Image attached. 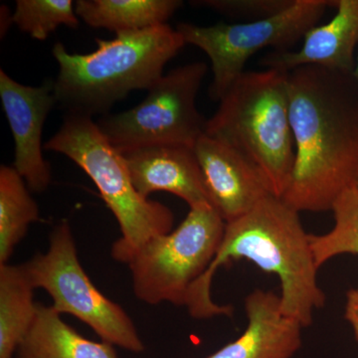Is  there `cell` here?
Returning a JSON list of instances; mask_svg holds the SVG:
<instances>
[{
    "instance_id": "obj_23",
    "label": "cell",
    "mask_w": 358,
    "mask_h": 358,
    "mask_svg": "<svg viewBox=\"0 0 358 358\" xmlns=\"http://www.w3.org/2000/svg\"><path fill=\"white\" fill-rule=\"evenodd\" d=\"M352 77L355 79V81L357 82L358 85V56L357 60H355V69H353Z\"/></svg>"
},
{
    "instance_id": "obj_2",
    "label": "cell",
    "mask_w": 358,
    "mask_h": 358,
    "mask_svg": "<svg viewBox=\"0 0 358 358\" xmlns=\"http://www.w3.org/2000/svg\"><path fill=\"white\" fill-rule=\"evenodd\" d=\"M299 213L282 199L268 195L248 213L226 223L213 262L186 296L185 306L190 315L199 320L231 317L232 306L212 300V279L221 266L248 260L279 277L282 313L303 327L310 326L313 312L324 307L326 294L317 282L319 268L310 234L303 229Z\"/></svg>"
},
{
    "instance_id": "obj_13",
    "label": "cell",
    "mask_w": 358,
    "mask_h": 358,
    "mask_svg": "<svg viewBox=\"0 0 358 358\" xmlns=\"http://www.w3.org/2000/svg\"><path fill=\"white\" fill-rule=\"evenodd\" d=\"M336 15L326 24L310 28L298 51L271 52L261 59L266 69L291 72L305 66H317L352 74L358 43V0L331 1Z\"/></svg>"
},
{
    "instance_id": "obj_12",
    "label": "cell",
    "mask_w": 358,
    "mask_h": 358,
    "mask_svg": "<svg viewBox=\"0 0 358 358\" xmlns=\"http://www.w3.org/2000/svg\"><path fill=\"white\" fill-rule=\"evenodd\" d=\"M122 155L134 188L141 196L148 199L152 193L166 192L185 200L189 207L211 204L192 148L152 145Z\"/></svg>"
},
{
    "instance_id": "obj_22",
    "label": "cell",
    "mask_w": 358,
    "mask_h": 358,
    "mask_svg": "<svg viewBox=\"0 0 358 358\" xmlns=\"http://www.w3.org/2000/svg\"><path fill=\"white\" fill-rule=\"evenodd\" d=\"M345 315L358 343V288L350 289L346 294Z\"/></svg>"
},
{
    "instance_id": "obj_6",
    "label": "cell",
    "mask_w": 358,
    "mask_h": 358,
    "mask_svg": "<svg viewBox=\"0 0 358 358\" xmlns=\"http://www.w3.org/2000/svg\"><path fill=\"white\" fill-rule=\"evenodd\" d=\"M225 226L211 204L195 205L176 229L143 245L127 263L136 298L148 305L185 306L213 262Z\"/></svg>"
},
{
    "instance_id": "obj_5",
    "label": "cell",
    "mask_w": 358,
    "mask_h": 358,
    "mask_svg": "<svg viewBox=\"0 0 358 358\" xmlns=\"http://www.w3.org/2000/svg\"><path fill=\"white\" fill-rule=\"evenodd\" d=\"M44 150L69 157L95 183L121 228L122 237L112 248L117 262L128 263L143 245L173 231V211L136 192L124 157L92 117L66 114L62 126L45 143Z\"/></svg>"
},
{
    "instance_id": "obj_19",
    "label": "cell",
    "mask_w": 358,
    "mask_h": 358,
    "mask_svg": "<svg viewBox=\"0 0 358 358\" xmlns=\"http://www.w3.org/2000/svg\"><path fill=\"white\" fill-rule=\"evenodd\" d=\"M334 226L326 234H310L317 268L343 254L358 256V188L346 190L334 204Z\"/></svg>"
},
{
    "instance_id": "obj_14",
    "label": "cell",
    "mask_w": 358,
    "mask_h": 358,
    "mask_svg": "<svg viewBox=\"0 0 358 358\" xmlns=\"http://www.w3.org/2000/svg\"><path fill=\"white\" fill-rule=\"evenodd\" d=\"M245 310L248 326L242 336L206 358H292L300 350L303 327L282 313L280 296L255 289Z\"/></svg>"
},
{
    "instance_id": "obj_3",
    "label": "cell",
    "mask_w": 358,
    "mask_h": 358,
    "mask_svg": "<svg viewBox=\"0 0 358 358\" xmlns=\"http://www.w3.org/2000/svg\"><path fill=\"white\" fill-rule=\"evenodd\" d=\"M96 42L98 48L87 54L70 53L61 42L52 49L59 65L54 92L66 114H109L131 91L152 88L185 45L176 28L169 24Z\"/></svg>"
},
{
    "instance_id": "obj_7",
    "label": "cell",
    "mask_w": 358,
    "mask_h": 358,
    "mask_svg": "<svg viewBox=\"0 0 358 358\" xmlns=\"http://www.w3.org/2000/svg\"><path fill=\"white\" fill-rule=\"evenodd\" d=\"M207 70L194 62L169 71L133 109L103 115L99 129L120 154L152 145L194 148L206 128L196 98Z\"/></svg>"
},
{
    "instance_id": "obj_15",
    "label": "cell",
    "mask_w": 358,
    "mask_h": 358,
    "mask_svg": "<svg viewBox=\"0 0 358 358\" xmlns=\"http://www.w3.org/2000/svg\"><path fill=\"white\" fill-rule=\"evenodd\" d=\"M16 358H119L110 343H95L68 326L53 307L38 303Z\"/></svg>"
},
{
    "instance_id": "obj_18",
    "label": "cell",
    "mask_w": 358,
    "mask_h": 358,
    "mask_svg": "<svg viewBox=\"0 0 358 358\" xmlns=\"http://www.w3.org/2000/svg\"><path fill=\"white\" fill-rule=\"evenodd\" d=\"M13 166H0V265L8 264L28 228L39 219V208Z\"/></svg>"
},
{
    "instance_id": "obj_9",
    "label": "cell",
    "mask_w": 358,
    "mask_h": 358,
    "mask_svg": "<svg viewBox=\"0 0 358 358\" xmlns=\"http://www.w3.org/2000/svg\"><path fill=\"white\" fill-rule=\"evenodd\" d=\"M329 6L326 0H294L288 9L266 20L212 26L179 23L176 30L185 44L199 47L210 59L209 96L219 102L254 54L268 47L287 50L317 26Z\"/></svg>"
},
{
    "instance_id": "obj_1",
    "label": "cell",
    "mask_w": 358,
    "mask_h": 358,
    "mask_svg": "<svg viewBox=\"0 0 358 358\" xmlns=\"http://www.w3.org/2000/svg\"><path fill=\"white\" fill-rule=\"evenodd\" d=\"M296 157L282 201L298 212L333 209L358 181V85L352 74L305 66L289 73Z\"/></svg>"
},
{
    "instance_id": "obj_8",
    "label": "cell",
    "mask_w": 358,
    "mask_h": 358,
    "mask_svg": "<svg viewBox=\"0 0 358 358\" xmlns=\"http://www.w3.org/2000/svg\"><path fill=\"white\" fill-rule=\"evenodd\" d=\"M23 266L34 289L50 294L56 312L82 320L105 343L131 352L145 350L131 317L103 296L85 272L67 221L52 231L46 253H37Z\"/></svg>"
},
{
    "instance_id": "obj_17",
    "label": "cell",
    "mask_w": 358,
    "mask_h": 358,
    "mask_svg": "<svg viewBox=\"0 0 358 358\" xmlns=\"http://www.w3.org/2000/svg\"><path fill=\"white\" fill-rule=\"evenodd\" d=\"M24 266L0 265V358H13L29 331L38 303Z\"/></svg>"
},
{
    "instance_id": "obj_4",
    "label": "cell",
    "mask_w": 358,
    "mask_h": 358,
    "mask_svg": "<svg viewBox=\"0 0 358 358\" xmlns=\"http://www.w3.org/2000/svg\"><path fill=\"white\" fill-rule=\"evenodd\" d=\"M205 134L233 148L253 167L271 194L282 199L296 148L289 117V73L245 72L219 101Z\"/></svg>"
},
{
    "instance_id": "obj_11",
    "label": "cell",
    "mask_w": 358,
    "mask_h": 358,
    "mask_svg": "<svg viewBox=\"0 0 358 358\" xmlns=\"http://www.w3.org/2000/svg\"><path fill=\"white\" fill-rule=\"evenodd\" d=\"M211 204L226 223L271 194L255 169L233 148L203 134L194 148Z\"/></svg>"
},
{
    "instance_id": "obj_20",
    "label": "cell",
    "mask_w": 358,
    "mask_h": 358,
    "mask_svg": "<svg viewBox=\"0 0 358 358\" xmlns=\"http://www.w3.org/2000/svg\"><path fill=\"white\" fill-rule=\"evenodd\" d=\"M13 22L40 41L48 38L59 26L76 29L80 24L72 0H17Z\"/></svg>"
},
{
    "instance_id": "obj_24",
    "label": "cell",
    "mask_w": 358,
    "mask_h": 358,
    "mask_svg": "<svg viewBox=\"0 0 358 358\" xmlns=\"http://www.w3.org/2000/svg\"><path fill=\"white\" fill-rule=\"evenodd\" d=\"M357 187L358 188V181H357Z\"/></svg>"
},
{
    "instance_id": "obj_16",
    "label": "cell",
    "mask_w": 358,
    "mask_h": 358,
    "mask_svg": "<svg viewBox=\"0 0 358 358\" xmlns=\"http://www.w3.org/2000/svg\"><path fill=\"white\" fill-rule=\"evenodd\" d=\"M182 4L179 0H78L75 11L91 27L119 34L167 24Z\"/></svg>"
},
{
    "instance_id": "obj_10",
    "label": "cell",
    "mask_w": 358,
    "mask_h": 358,
    "mask_svg": "<svg viewBox=\"0 0 358 358\" xmlns=\"http://www.w3.org/2000/svg\"><path fill=\"white\" fill-rule=\"evenodd\" d=\"M0 98L15 143L14 169L29 190L43 192L50 185L49 162L44 159L42 131L49 113L57 105L54 80L37 87L18 83L0 70Z\"/></svg>"
},
{
    "instance_id": "obj_21",
    "label": "cell",
    "mask_w": 358,
    "mask_h": 358,
    "mask_svg": "<svg viewBox=\"0 0 358 358\" xmlns=\"http://www.w3.org/2000/svg\"><path fill=\"white\" fill-rule=\"evenodd\" d=\"M190 3L211 9L226 17L251 22L282 13L293 6L294 0H195Z\"/></svg>"
}]
</instances>
